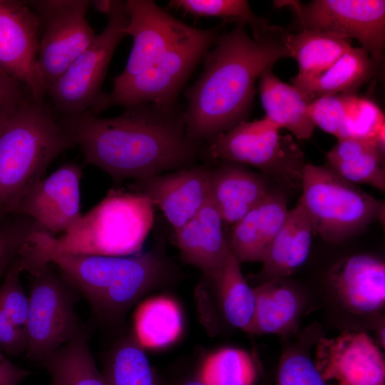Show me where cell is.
Segmentation results:
<instances>
[{"instance_id": "cell-37", "label": "cell", "mask_w": 385, "mask_h": 385, "mask_svg": "<svg viewBox=\"0 0 385 385\" xmlns=\"http://www.w3.org/2000/svg\"><path fill=\"white\" fill-rule=\"evenodd\" d=\"M22 272L24 268L19 254L7 268L0 285V307L16 325L25 329L29 312V296L21 282L20 274Z\"/></svg>"}, {"instance_id": "cell-28", "label": "cell", "mask_w": 385, "mask_h": 385, "mask_svg": "<svg viewBox=\"0 0 385 385\" xmlns=\"http://www.w3.org/2000/svg\"><path fill=\"white\" fill-rule=\"evenodd\" d=\"M133 329V336L143 349H158L171 345L183 329L180 305L165 295L146 299L135 312Z\"/></svg>"}, {"instance_id": "cell-27", "label": "cell", "mask_w": 385, "mask_h": 385, "mask_svg": "<svg viewBox=\"0 0 385 385\" xmlns=\"http://www.w3.org/2000/svg\"><path fill=\"white\" fill-rule=\"evenodd\" d=\"M282 38L289 57L298 63L299 72L291 79L295 87L322 73L351 47V40L325 31L303 30L290 34L283 29Z\"/></svg>"}, {"instance_id": "cell-29", "label": "cell", "mask_w": 385, "mask_h": 385, "mask_svg": "<svg viewBox=\"0 0 385 385\" xmlns=\"http://www.w3.org/2000/svg\"><path fill=\"white\" fill-rule=\"evenodd\" d=\"M88 331L80 327L73 337L38 363L51 385H106L89 347Z\"/></svg>"}, {"instance_id": "cell-12", "label": "cell", "mask_w": 385, "mask_h": 385, "mask_svg": "<svg viewBox=\"0 0 385 385\" xmlns=\"http://www.w3.org/2000/svg\"><path fill=\"white\" fill-rule=\"evenodd\" d=\"M291 7L301 31L332 33L357 40L378 66L385 46V1L381 0H314L275 1Z\"/></svg>"}, {"instance_id": "cell-19", "label": "cell", "mask_w": 385, "mask_h": 385, "mask_svg": "<svg viewBox=\"0 0 385 385\" xmlns=\"http://www.w3.org/2000/svg\"><path fill=\"white\" fill-rule=\"evenodd\" d=\"M223 220L210 198L186 224L175 230L176 245L188 264L214 283L230 253Z\"/></svg>"}, {"instance_id": "cell-31", "label": "cell", "mask_w": 385, "mask_h": 385, "mask_svg": "<svg viewBox=\"0 0 385 385\" xmlns=\"http://www.w3.org/2000/svg\"><path fill=\"white\" fill-rule=\"evenodd\" d=\"M239 262L229 253L222 271L213 283L222 314L232 326L250 333L255 308V294L247 282Z\"/></svg>"}, {"instance_id": "cell-5", "label": "cell", "mask_w": 385, "mask_h": 385, "mask_svg": "<svg viewBox=\"0 0 385 385\" xmlns=\"http://www.w3.org/2000/svg\"><path fill=\"white\" fill-rule=\"evenodd\" d=\"M153 222L154 205L148 197L112 188L65 233L54 237L39 230L30 240L63 253L125 257L140 253Z\"/></svg>"}, {"instance_id": "cell-8", "label": "cell", "mask_w": 385, "mask_h": 385, "mask_svg": "<svg viewBox=\"0 0 385 385\" xmlns=\"http://www.w3.org/2000/svg\"><path fill=\"white\" fill-rule=\"evenodd\" d=\"M26 359L39 362L64 345L80 328L75 304L80 293L51 262L29 272Z\"/></svg>"}, {"instance_id": "cell-40", "label": "cell", "mask_w": 385, "mask_h": 385, "mask_svg": "<svg viewBox=\"0 0 385 385\" xmlns=\"http://www.w3.org/2000/svg\"><path fill=\"white\" fill-rule=\"evenodd\" d=\"M30 372L10 361L0 351V385H19Z\"/></svg>"}, {"instance_id": "cell-20", "label": "cell", "mask_w": 385, "mask_h": 385, "mask_svg": "<svg viewBox=\"0 0 385 385\" xmlns=\"http://www.w3.org/2000/svg\"><path fill=\"white\" fill-rule=\"evenodd\" d=\"M309 112L316 127L338 140L350 137L374 139L385 125L384 114L377 105L354 93L316 98Z\"/></svg>"}, {"instance_id": "cell-13", "label": "cell", "mask_w": 385, "mask_h": 385, "mask_svg": "<svg viewBox=\"0 0 385 385\" xmlns=\"http://www.w3.org/2000/svg\"><path fill=\"white\" fill-rule=\"evenodd\" d=\"M40 20L26 1L0 0V70L38 100L46 97L38 67Z\"/></svg>"}, {"instance_id": "cell-6", "label": "cell", "mask_w": 385, "mask_h": 385, "mask_svg": "<svg viewBox=\"0 0 385 385\" xmlns=\"http://www.w3.org/2000/svg\"><path fill=\"white\" fill-rule=\"evenodd\" d=\"M299 203L313 232L330 242H343L381 220L384 203L345 180L329 165L306 164Z\"/></svg>"}, {"instance_id": "cell-15", "label": "cell", "mask_w": 385, "mask_h": 385, "mask_svg": "<svg viewBox=\"0 0 385 385\" xmlns=\"http://www.w3.org/2000/svg\"><path fill=\"white\" fill-rule=\"evenodd\" d=\"M124 7L128 19L126 34L132 36L133 43L125 68L113 82L145 70L197 29L172 16L153 1L127 0Z\"/></svg>"}, {"instance_id": "cell-3", "label": "cell", "mask_w": 385, "mask_h": 385, "mask_svg": "<svg viewBox=\"0 0 385 385\" xmlns=\"http://www.w3.org/2000/svg\"><path fill=\"white\" fill-rule=\"evenodd\" d=\"M26 270L47 262L82 294L106 324H116L141 298L170 277L168 262L150 251L125 257L63 253L29 240L22 251Z\"/></svg>"}, {"instance_id": "cell-32", "label": "cell", "mask_w": 385, "mask_h": 385, "mask_svg": "<svg viewBox=\"0 0 385 385\" xmlns=\"http://www.w3.org/2000/svg\"><path fill=\"white\" fill-rule=\"evenodd\" d=\"M101 373L106 385H162L134 336L124 337L113 346Z\"/></svg>"}, {"instance_id": "cell-4", "label": "cell", "mask_w": 385, "mask_h": 385, "mask_svg": "<svg viewBox=\"0 0 385 385\" xmlns=\"http://www.w3.org/2000/svg\"><path fill=\"white\" fill-rule=\"evenodd\" d=\"M74 146L44 99L27 93L0 118V222L45 177L51 163Z\"/></svg>"}, {"instance_id": "cell-26", "label": "cell", "mask_w": 385, "mask_h": 385, "mask_svg": "<svg viewBox=\"0 0 385 385\" xmlns=\"http://www.w3.org/2000/svg\"><path fill=\"white\" fill-rule=\"evenodd\" d=\"M328 165L354 184L385 190L384 144L369 138L338 140L327 155Z\"/></svg>"}, {"instance_id": "cell-16", "label": "cell", "mask_w": 385, "mask_h": 385, "mask_svg": "<svg viewBox=\"0 0 385 385\" xmlns=\"http://www.w3.org/2000/svg\"><path fill=\"white\" fill-rule=\"evenodd\" d=\"M81 167L67 163L34 184L12 214L31 218L48 234L56 237L68 231L80 218Z\"/></svg>"}, {"instance_id": "cell-7", "label": "cell", "mask_w": 385, "mask_h": 385, "mask_svg": "<svg viewBox=\"0 0 385 385\" xmlns=\"http://www.w3.org/2000/svg\"><path fill=\"white\" fill-rule=\"evenodd\" d=\"M108 23L91 45L46 92L58 116L98 115L106 93L101 91L112 56L127 36L128 19L124 1H113Z\"/></svg>"}, {"instance_id": "cell-25", "label": "cell", "mask_w": 385, "mask_h": 385, "mask_svg": "<svg viewBox=\"0 0 385 385\" xmlns=\"http://www.w3.org/2000/svg\"><path fill=\"white\" fill-rule=\"evenodd\" d=\"M255 308L250 334L289 335L296 332L302 297L285 279L264 282L254 288Z\"/></svg>"}, {"instance_id": "cell-18", "label": "cell", "mask_w": 385, "mask_h": 385, "mask_svg": "<svg viewBox=\"0 0 385 385\" xmlns=\"http://www.w3.org/2000/svg\"><path fill=\"white\" fill-rule=\"evenodd\" d=\"M330 285L342 305L359 314L381 312L385 304V264L366 254L337 262L329 276Z\"/></svg>"}, {"instance_id": "cell-39", "label": "cell", "mask_w": 385, "mask_h": 385, "mask_svg": "<svg viewBox=\"0 0 385 385\" xmlns=\"http://www.w3.org/2000/svg\"><path fill=\"white\" fill-rule=\"evenodd\" d=\"M29 93L19 83L0 70V118Z\"/></svg>"}, {"instance_id": "cell-35", "label": "cell", "mask_w": 385, "mask_h": 385, "mask_svg": "<svg viewBox=\"0 0 385 385\" xmlns=\"http://www.w3.org/2000/svg\"><path fill=\"white\" fill-rule=\"evenodd\" d=\"M276 385H328L313 359L302 349L291 347L282 354L277 370Z\"/></svg>"}, {"instance_id": "cell-22", "label": "cell", "mask_w": 385, "mask_h": 385, "mask_svg": "<svg viewBox=\"0 0 385 385\" xmlns=\"http://www.w3.org/2000/svg\"><path fill=\"white\" fill-rule=\"evenodd\" d=\"M211 169L210 198L224 223L235 225L270 192L267 181L240 164Z\"/></svg>"}, {"instance_id": "cell-42", "label": "cell", "mask_w": 385, "mask_h": 385, "mask_svg": "<svg viewBox=\"0 0 385 385\" xmlns=\"http://www.w3.org/2000/svg\"><path fill=\"white\" fill-rule=\"evenodd\" d=\"M173 385H207L200 377L199 374L193 375L178 381Z\"/></svg>"}, {"instance_id": "cell-23", "label": "cell", "mask_w": 385, "mask_h": 385, "mask_svg": "<svg viewBox=\"0 0 385 385\" xmlns=\"http://www.w3.org/2000/svg\"><path fill=\"white\" fill-rule=\"evenodd\" d=\"M259 92L265 117L297 138H310L316 128L309 108L313 100L303 91L277 78L272 68L259 78Z\"/></svg>"}, {"instance_id": "cell-34", "label": "cell", "mask_w": 385, "mask_h": 385, "mask_svg": "<svg viewBox=\"0 0 385 385\" xmlns=\"http://www.w3.org/2000/svg\"><path fill=\"white\" fill-rule=\"evenodd\" d=\"M168 6L193 16L243 22L251 27L253 38L257 39L265 36L272 28L266 20L252 12L247 1L245 0H173Z\"/></svg>"}, {"instance_id": "cell-1", "label": "cell", "mask_w": 385, "mask_h": 385, "mask_svg": "<svg viewBox=\"0 0 385 385\" xmlns=\"http://www.w3.org/2000/svg\"><path fill=\"white\" fill-rule=\"evenodd\" d=\"M85 162L115 182L135 181L194 166L202 143L187 135L178 103H139L115 117L58 116Z\"/></svg>"}, {"instance_id": "cell-30", "label": "cell", "mask_w": 385, "mask_h": 385, "mask_svg": "<svg viewBox=\"0 0 385 385\" xmlns=\"http://www.w3.org/2000/svg\"><path fill=\"white\" fill-rule=\"evenodd\" d=\"M376 68L364 49L351 46L330 67L297 88L313 101L322 96L354 93L373 76Z\"/></svg>"}, {"instance_id": "cell-21", "label": "cell", "mask_w": 385, "mask_h": 385, "mask_svg": "<svg viewBox=\"0 0 385 385\" xmlns=\"http://www.w3.org/2000/svg\"><path fill=\"white\" fill-rule=\"evenodd\" d=\"M288 212L284 195L271 191L233 225L228 246L230 253L240 264L262 262Z\"/></svg>"}, {"instance_id": "cell-33", "label": "cell", "mask_w": 385, "mask_h": 385, "mask_svg": "<svg viewBox=\"0 0 385 385\" xmlns=\"http://www.w3.org/2000/svg\"><path fill=\"white\" fill-rule=\"evenodd\" d=\"M198 374L207 385H255L257 369L245 350L226 347L207 356Z\"/></svg>"}, {"instance_id": "cell-10", "label": "cell", "mask_w": 385, "mask_h": 385, "mask_svg": "<svg viewBox=\"0 0 385 385\" xmlns=\"http://www.w3.org/2000/svg\"><path fill=\"white\" fill-rule=\"evenodd\" d=\"M222 25L196 31L176 44L145 70L130 78L113 82L101 111L113 106L177 103L178 96L195 68L214 44Z\"/></svg>"}, {"instance_id": "cell-41", "label": "cell", "mask_w": 385, "mask_h": 385, "mask_svg": "<svg viewBox=\"0 0 385 385\" xmlns=\"http://www.w3.org/2000/svg\"><path fill=\"white\" fill-rule=\"evenodd\" d=\"M91 4L94 6L95 9H96L98 11L107 15L112 7L113 1L96 0V1H91Z\"/></svg>"}, {"instance_id": "cell-14", "label": "cell", "mask_w": 385, "mask_h": 385, "mask_svg": "<svg viewBox=\"0 0 385 385\" xmlns=\"http://www.w3.org/2000/svg\"><path fill=\"white\" fill-rule=\"evenodd\" d=\"M313 360L327 382L385 385L384 354L366 332L345 330L335 337H320Z\"/></svg>"}, {"instance_id": "cell-24", "label": "cell", "mask_w": 385, "mask_h": 385, "mask_svg": "<svg viewBox=\"0 0 385 385\" xmlns=\"http://www.w3.org/2000/svg\"><path fill=\"white\" fill-rule=\"evenodd\" d=\"M313 233L309 219L299 202L289 210L262 261L265 281L285 279L304 265L309 255Z\"/></svg>"}, {"instance_id": "cell-9", "label": "cell", "mask_w": 385, "mask_h": 385, "mask_svg": "<svg viewBox=\"0 0 385 385\" xmlns=\"http://www.w3.org/2000/svg\"><path fill=\"white\" fill-rule=\"evenodd\" d=\"M266 117L245 121L208 140L206 152L222 162L254 166L291 187L301 186L304 153L290 135Z\"/></svg>"}, {"instance_id": "cell-36", "label": "cell", "mask_w": 385, "mask_h": 385, "mask_svg": "<svg viewBox=\"0 0 385 385\" xmlns=\"http://www.w3.org/2000/svg\"><path fill=\"white\" fill-rule=\"evenodd\" d=\"M38 230L31 218L19 214H11L0 222V277Z\"/></svg>"}, {"instance_id": "cell-38", "label": "cell", "mask_w": 385, "mask_h": 385, "mask_svg": "<svg viewBox=\"0 0 385 385\" xmlns=\"http://www.w3.org/2000/svg\"><path fill=\"white\" fill-rule=\"evenodd\" d=\"M26 331L16 325L0 307V351L10 356L25 354Z\"/></svg>"}, {"instance_id": "cell-11", "label": "cell", "mask_w": 385, "mask_h": 385, "mask_svg": "<svg viewBox=\"0 0 385 385\" xmlns=\"http://www.w3.org/2000/svg\"><path fill=\"white\" fill-rule=\"evenodd\" d=\"M91 1H26L40 20L38 67L46 89L54 83L95 38L86 18Z\"/></svg>"}, {"instance_id": "cell-2", "label": "cell", "mask_w": 385, "mask_h": 385, "mask_svg": "<svg viewBox=\"0 0 385 385\" xmlns=\"http://www.w3.org/2000/svg\"><path fill=\"white\" fill-rule=\"evenodd\" d=\"M246 24L237 22L220 34L204 55L203 69L185 93L187 135L202 143L246 121L264 71L289 57L282 41L283 29L272 26L260 38L251 37Z\"/></svg>"}, {"instance_id": "cell-17", "label": "cell", "mask_w": 385, "mask_h": 385, "mask_svg": "<svg viewBox=\"0 0 385 385\" xmlns=\"http://www.w3.org/2000/svg\"><path fill=\"white\" fill-rule=\"evenodd\" d=\"M207 165L165 173L135 181V190L148 197L174 230L190 221L210 198Z\"/></svg>"}]
</instances>
